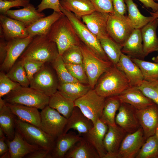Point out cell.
Segmentation results:
<instances>
[{
  "label": "cell",
  "mask_w": 158,
  "mask_h": 158,
  "mask_svg": "<svg viewBox=\"0 0 158 158\" xmlns=\"http://www.w3.org/2000/svg\"><path fill=\"white\" fill-rule=\"evenodd\" d=\"M48 105L67 119L75 107L74 101L64 96L58 90L50 97Z\"/></svg>",
  "instance_id": "cell-33"
},
{
  "label": "cell",
  "mask_w": 158,
  "mask_h": 158,
  "mask_svg": "<svg viewBox=\"0 0 158 158\" xmlns=\"http://www.w3.org/2000/svg\"><path fill=\"white\" fill-rule=\"evenodd\" d=\"M0 26L4 38L8 40L14 38H25L29 36L26 27L20 22L1 14Z\"/></svg>",
  "instance_id": "cell-20"
},
{
  "label": "cell",
  "mask_w": 158,
  "mask_h": 158,
  "mask_svg": "<svg viewBox=\"0 0 158 158\" xmlns=\"http://www.w3.org/2000/svg\"><path fill=\"white\" fill-rule=\"evenodd\" d=\"M79 46L83 54V64L88 79L89 85L92 89H94L100 77L113 64L110 61L99 58L81 41Z\"/></svg>",
  "instance_id": "cell-7"
},
{
  "label": "cell",
  "mask_w": 158,
  "mask_h": 158,
  "mask_svg": "<svg viewBox=\"0 0 158 158\" xmlns=\"http://www.w3.org/2000/svg\"><path fill=\"white\" fill-rule=\"evenodd\" d=\"M60 9L70 21L81 41L99 58L110 61L103 50L99 40L88 29L80 18L64 8L61 4Z\"/></svg>",
  "instance_id": "cell-5"
},
{
  "label": "cell",
  "mask_w": 158,
  "mask_h": 158,
  "mask_svg": "<svg viewBox=\"0 0 158 158\" xmlns=\"http://www.w3.org/2000/svg\"><path fill=\"white\" fill-rule=\"evenodd\" d=\"M125 2L127 8L128 17L135 29H140L155 18L152 16H145L142 15L133 0H125Z\"/></svg>",
  "instance_id": "cell-36"
},
{
  "label": "cell",
  "mask_w": 158,
  "mask_h": 158,
  "mask_svg": "<svg viewBox=\"0 0 158 158\" xmlns=\"http://www.w3.org/2000/svg\"><path fill=\"white\" fill-rule=\"evenodd\" d=\"M6 74L11 80L18 83L21 86H30V82L21 61H16Z\"/></svg>",
  "instance_id": "cell-39"
},
{
  "label": "cell",
  "mask_w": 158,
  "mask_h": 158,
  "mask_svg": "<svg viewBox=\"0 0 158 158\" xmlns=\"http://www.w3.org/2000/svg\"><path fill=\"white\" fill-rule=\"evenodd\" d=\"M83 138L72 132L61 135L56 139L54 148L51 153V158H64L67 152Z\"/></svg>",
  "instance_id": "cell-28"
},
{
  "label": "cell",
  "mask_w": 158,
  "mask_h": 158,
  "mask_svg": "<svg viewBox=\"0 0 158 158\" xmlns=\"http://www.w3.org/2000/svg\"><path fill=\"white\" fill-rule=\"evenodd\" d=\"M5 102L12 113L18 119L40 128V112L38 109L20 104Z\"/></svg>",
  "instance_id": "cell-24"
},
{
  "label": "cell",
  "mask_w": 158,
  "mask_h": 158,
  "mask_svg": "<svg viewBox=\"0 0 158 158\" xmlns=\"http://www.w3.org/2000/svg\"><path fill=\"white\" fill-rule=\"evenodd\" d=\"M108 126V130L104 140L106 152L105 158H116L121 144L127 133L116 124Z\"/></svg>",
  "instance_id": "cell-18"
},
{
  "label": "cell",
  "mask_w": 158,
  "mask_h": 158,
  "mask_svg": "<svg viewBox=\"0 0 158 158\" xmlns=\"http://www.w3.org/2000/svg\"><path fill=\"white\" fill-rule=\"evenodd\" d=\"M46 36L56 43L60 55L71 47L79 45L81 42L70 21L64 15L54 23Z\"/></svg>",
  "instance_id": "cell-3"
},
{
  "label": "cell",
  "mask_w": 158,
  "mask_h": 158,
  "mask_svg": "<svg viewBox=\"0 0 158 158\" xmlns=\"http://www.w3.org/2000/svg\"><path fill=\"white\" fill-rule=\"evenodd\" d=\"M131 58L140 70L144 80L151 81L158 80V63L136 58Z\"/></svg>",
  "instance_id": "cell-38"
},
{
  "label": "cell",
  "mask_w": 158,
  "mask_h": 158,
  "mask_svg": "<svg viewBox=\"0 0 158 158\" xmlns=\"http://www.w3.org/2000/svg\"><path fill=\"white\" fill-rule=\"evenodd\" d=\"M116 66L123 73L131 86L138 87L143 81L139 68L127 55L122 53Z\"/></svg>",
  "instance_id": "cell-19"
},
{
  "label": "cell",
  "mask_w": 158,
  "mask_h": 158,
  "mask_svg": "<svg viewBox=\"0 0 158 158\" xmlns=\"http://www.w3.org/2000/svg\"><path fill=\"white\" fill-rule=\"evenodd\" d=\"M147 8H151L153 12L158 11V3L154 0H138Z\"/></svg>",
  "instance_id": "cell-53"
},
{
  "label": "cell",
  "mask_w": 158,
  "mask_h": 158,
  "mask_svg": "<svg viewBox=\"0 0 158 158\" xmlns=\"http://www.w3.org/2000/svg\"><path fill=\"white\" fill-rule=\"evenodd\" d=\"M51 63L56 71L59 83L79 82L70 73L61 55H59Z\"/></svg>",
  "instance_id": "cell-41"
},
{
  "label": "cell",
  "mask_w": 158,
  "mask_h": 158,
  "mask_svg": "<svg viewBox=\"0 0 158 158\" xmlns=\"http://www.w3.org/2000/svg\"><path fill=\"white\" fill-rule=\"evenodd\" d=\"M4 133L2 128L0 127V138L5 137Z\"/></svg>",
  "instance_id": "cell-56"
},
{
  "label": "cell",
  "mask_w": 158,
  "mask_h": 158,
  "mask_svg": "<svg viewBox=\"0 0 158 158\" xmlns=\"http://www.w3.org/2000/svg\"><path fill=\"white\" fill-rule=\"evenodd\" d=\"M156 1H158V0H157Z\"/></svg>",
  "instance_id": "cell-61"
},
{
  "label": "cell",
  "mask_w": 158,
  "mask_h": 158,
  "mask_svg": "<svg viewBox=\"0 0 158 158\" xmlns=\"http://www.w3.org/2000/svg\"><path fill=\"white\" fill-rule=\"evenodd\" d=\"M0 62L1 65L4 61L7 51L8 41L4 36L0 37Z\"/></svg>",
  "instance_id": "cell-52"
},
{
  "label": "cell",
  "mask_w": 158,
  "mask_h": 158,
  "mask_svg": "<svg viewBox=\"0 0 158 158\" xmlns=\"http://www.w3.org/2000/svg\"><path fill=\"white\" fill-rule=\"evenodd\" d=\"M9 1H13V0H8Z\"/></svg>",
  "instance_id": "cell-60"
},
{
  "label": "cell",
  "mask_w": 158,
  "mask_h": 158,
  "mask_svg": "<svg viewBox=\"0 0 158 158\" xmlns=\"http://www.w3.org/2000/svg\"><path fill=\"white\" fill-rule=\"evenodd\" d=\"M134 29L128 16L115 13L109 14L107 24L108 33L122 47Z\"/></svg>",
  "instance_id": "cell-9"
},
{
  "label": "cell",
  "mask_w": 158,
  "mask_h": 158,
  "mask_svg": "<svg viewBox=\"0 0 158 158\" xmlns=\"http://www.w3.org/2000/svg\"><path fill=\"white\" fill-rule=\"evenodd\" d=\"M6 142L9 148L10 158H22L41 148L31 144L16 130L14 137L12 140L7 139Z\"/></svg>",
  "instance_id": "cell-21"
},
{
  "label": "cell",
  "mask_w": 158,
  "mask_h": 158,
  "mask_svg": "<svg viewBox=\"0 0 158 158\" xmlns=\"http://www.w3.org/2000/svg\"><path fill=\"white\" fill-rule=\"evenodd\" d=\"M8 0H0V1H8Z\"/></svg>",
  "instance_id": "cell-59"
},
{
  "label": "cell",
  "mask_w": 158,
  "mask_h": 158,
  "mask_svg": "<svg viewBox=\"0 0 158 158\" xmlns=\"http://www.w3.org/2000/svg\"><path fill=\"white\" fill-rule=\"evenodd\" d=\"M105 98L99 95L94 89H90L86 94L76 100L75 106L93 123L94 125L100 118Z\"/></svg>",
  "instance_id": "cell-8"
},
{
  "label": "cell",
  "mask_w": 158,
  "mask_h": 158,
  "mask_svg": "<svg viewBox=\"0 0 158 158\" xmlns=\"http://www.w3.org/2000/svg\"><path fill=\"white\" fill-rule=\"evenodd\" d=\"M59 84L52 71L45 64L30 81V87L50 97L57 90Z\"/></svg>",
  "instance_id": "cell-11"
},
{
  "label": "cell",
  "mask_w": 158,
  "mask_h": 158,
  "mask_svg": "<svg viewBox=\"0 0 158 158\" xmlns=\"http://www.w3.org/2000/svg\"><path fill=\"white\" fill-rule=\"evenodd\" d=\"M16 116L6 105L4 99L0 98V127L4 131L7 139L12 140L15 132Z\"/></svg>",
  "instance_id": "cell-30"
},
{
  "label": "cell",
  "mask_w": 158,
  "mask_h": 158,
  "mask_svg": "<svg viewBox=\"0 0 158 158\" xmlns=\"http://www.w3.org/2000/svg\"><path fill=\"white\" fill-rule=\"evenodd\" d=\"M138 87L147 97L158 105V80H144Z\"/></svg>",
  "instance_id": "cell-42"
},
{
  "label": "cell",
  "mask_w": 158,
  "mask_h": 158,
  "mask_svg": "<svg viewBox=\"0 0 158 158\" xmlns=\"http://www.w3.org/2000/svg\"><path fill=\"white\" fill-rule=\"evenodd\" d=\"M115 121L116 124L127 134L133 133L141 127L137 109L126 103H121L116 115Z\"/></svg>",
  "instance_id": "cell-13"
},
{
  "label": "cell",
  "mask_w": 158,
  "mask_h": 158,
  "mask_svg": "<svg viewBox=\"0 0 158 158\" xmlns=\"http://www.w3.org/2000/svg\"><path fill=\"white\" fill-rule=\"evenodd\" d=\"M30 4V0H14L0 1V12L6 15V12L13 7H25Z\"/></svg>",
  "instance_id": "cell-48"
},
{
  "label": "cell",
  "mask_w": 158,
  "mask_h": 158,
  "mask_svg": "<svg viewBox=\"0 0 158 158\" xmlns=\"http://www.w3.org/2000/svg\"><path fill=\"white\" fill-rule=\"evenodd\" d=\"M137 113L146 139L154 135L158 126V105L154 103L143 108L137 109Z\"/></svg>",
  "instance_id": "cell-15"
},
{
  "label": "cell",
  "mask_w": 158,
  "mask_h": 158,
  "mask_svg": "<svg viewBox=\"0 0 158 158\" xmlns=\"http://www.w3.org/2000/svg\"><path fill=\"white\" fill-rule=\"evenodd\" d=\"M61 56L65 63H83V55L79 45H74L71 47Z\"/></svg>",
  "instance_id": "cell-43"
},
{
  "label": "cell",
  "mask_w": 158,
  "mask_h": 158,
  "mask_svg": "<svg viewBox=\"0 0 158 158\" xmlns=\"http://www.w3.org/2000/svg\"><path fill=\"white\" fill-rule=\"evenodd\" d=\"M61 6L80 18L95 10L89 0H60Z\"/></svg>",
  "instance_id": "cell-31"
},
{
  "label": "cell",
  "mask_w": 158,
  "mask_h": 158,
  "mask_svg": "<svg viewBox=\"0 0 158 158\" xmlns=\"http://www.w3.org/2000/svg\"><path fill=\"white\" fill-rule=\"evenodd\" d=\"M121 102L118 95L110 96L105 98L104 105L100 118L108 125H116L115 117Z\"/></svg>",
  "instance_id": "cell-35"
},
{
  "label": "cell",
  "mask_w": 158,
  "mask_h": 158,
  "mask_svg": "<svg viewBox=\"0 0 158 158\" xmlns=\"http://www.w3.org/2000/svg\"><path fill=\"white\" fill-rule=\"evenodd\" d=\"M65 158H100L93 147L83 137L67 152Z\"/></svg>",
  "instance_id": "cell-32"
},
{
  "label": "cell",
  "mask_w": 158,
  "mask_h": 158,
  "mask_svg": "<svg viewBox=\"0 0 158 158\" xmlns=\"http://www.w3.org/2000/svg\"><path fill=\"white\" fill-rule=\"evenodd\" d=\"M49 97L30 87L21 86L3 97L6 102L35 107L41 110L48 105Z\"/></svg>",
  "instance_id": "cell-4"
},
{
  "label": "cell",
  "mask_w": 158,
  "mask_h": 158,
  "mask_svg": "<svg viewBox=\"0 0 158 158\" xmlns=\"http://www.w3.org/2000/svg\"><path fill=\"white\" fill-rule=\"evenodd\" d=\"M146 140L141 127L135 131L127 134L120 145L116 158H135Z\"/></svg>",
  "instance_id": "cell-12"
},
{
  "label": "cell",
  "mask_w": 158,
  "mask_h": 158,
  "mask_svg": "<svg viewBox=\"0 0 158 158\" xmlns=\"http://www.w3.org/2000/svg\"><path fill=\"white\" fill-rule=\"evenodd\" d=\"M6 137L0 138V157L8 151L9 148L6 142Z\"/></svg>",
  "instance_id": "cell-54"
},
{
  "label": "cell",
  "mask_w": 158,
  "mask_h": 158,
  "mask_svg": "<svg viewBox=\"0 0 158 158\" xmlns=\"http://www.w3.org/2000/svg\"><path fill=\"white\" fill-rule=\"evenodd\" d=\"M59 55L55 42L46 35H37L34 37L20 56L19 60H33L51 63Z\"/></svg>",
  "instance_id": "cell-1"
},
{
  "label": "cell",
  "mask_w": 158,
  "mask_h": 158,
  "mask_svg": "<svg viewBox=\"0 0 158 158\" xmlns=\"http://www.w3.org/2000/svg\"><path fill=\"white\" fill-rule=\"evenodd\" d=\"M135 158H158V138L155 135L146 139Z\"/></svg>",
  "instance_id": "cell-40"
},
{
  "label": "cell",
  "mask_w": 158,
  "mask_h": 158,
  "mask_svg": "<svg viewBox=\"0 0 158 158\" xmlns=\"http://www.w3.org/2000/svg\"><path fill=\"white\" fill-rule=\"evenodd\" d=\"M15 123L16 130L28 142L51 153L56 143L53 138L40 127L21 121L16 117Z\"/></svg>",
  "instance_id": "cell-6"
},
{
  "label": "cell",
  "mask_w": 158,
  "mask_h": 158,
  "mask_svg": "<svg viewBox=\"0 0 158 158\" xmlns=\"http://www.w3.org/2000/svg\"><path fill=\"white\" fill-rule=\"evenodd\" d=\"M157 51L158 52V54L156 57H154L152 58V60L154 61V62L157 63H158V50Z\"/></svg>",
  "instance_id": "cell-57"
},
{
  "label": "cell",
  "mask_w": 158,
  "mask_h": 158,
  "mask_svg": "<svg viewBox=\"0 0 158 158\" xmlns=\"http://www.w3.org/2000/svg\"><path fill=\"white\" fill-rule=\"evenodd\" d=\"M118 95L121 103L128 104L137 109L154 103L136 86H131Z\"/></svg>",
  "instance_id": "cell-23"
},
{
  "label": "cell",
  "mask_w": 158,
  "mask_h": 158,
  "mask_svg": "<svg viewBox=\"0 0 158 158\" xmlns=\"http://www.w3.org/2000/svg\"><path fill=\"white\" fill-rule=\"evenodd\" d=\"M63 15L61 12L54 11L51 14L40 19L26 27L29 36L47 35L54 23Z\"/></svg>",
  "instance_id": "cell-29"
},
{
  "label": "cell",
  "mask_w": 158,
  "mask_h": 158,
  "mask_svg": "<svg viewBox=\"0 0 158 158\" xmlns=\"http://www.w3.org/2000/svg\"><path fill=\"white\" fill-rule=\"evenodd\" d=\"M109 14L95 10L81 18L88 29L99 40L109 36L107 30Z\"/></svg>",
  "instance_id": "cell-17"
},
{
  "label": "cell",
  "mask_w": 158,
  "mask_h": 158,
  "mask_svg": "<svg viewBox=\"0 0 158 158\" xmlns=\"http://www.w3.org/2000/svg\"><path fill=\"white\" fill-rule=\"evenodd\" d=\"M21 61L23 63L27 77L30 82L34 75L40 70L46 63L33 60H26Z\"/></svg>",
  "instance_id": "cell-46"
},
{
  "label": "cell",
  "mask_w": 158,
  "mask_h": 158,
  "mask_svg": "<svg viewBox=\"0 0 158 158\" xmlns=\"http://www.w3.org/2000/svg\"><path fill=\"white\" fill-rule=\"evenodd\" d=\"M27 158H52L51 153L49 151L40 149L26 156Z\"/></svg>",
  "instance_id": "cell-51"
},
{
  "label": "cell",
  "mask_w": 158,
  "mask_h": 158,
  "mask_svg": "<svg viewBox=\"0 0 158 158\" xmlns=\"http://www.w3.org/2000/svg\"><path fill=\"white\" fill-rule=\"evenodd\" d=\"M130 86L123 73L113 65L100 77L94 89L99 95L105 98L118 95Z\"/></svg>",
  "instance_id": "cell-2"
},
{
  "label": "cell",
  "mask_w": 158,
  "mask_h": 158,
  "mask_svg": "<svg viewBox=\"0 0 158 158\" xmlns=\"http://www.w3.org/2000/svg\"><path fill=\"white\" fill-rule=\"evenodd\" d=\"M95 10L108 13H114L111 0H89Z\"/></svg>",
  "instance_id": "cell-47"
},
{
  "label": "cell",
  "mask_w": 158,
  "mask_h": 158,
  "mask_svg": "<svg viewBox=\"0 0 158 158\" xmlns=\"http://www.w3.org/2000/svg\"><path fill=\"white\" fill-rule=\"evenodd\" d=\"M108 128V125L99 118L93 127L86 133L83 135V138L97 151L100 158H105L106 154L104 145V140Z\"/></svg>",
  "instance_id": "cell-16"
},
{
  "label": "cell",
  "mask_w": 158,
  "mask_h": 158,
  "mask_svg": "<svg viewBox=\"0 0 158 158\" xmlns=\"http://www.w3.org/2000/svg\"><path fill=\"white\" fill-rule=\"evenodd\" d=\"M65 66L72 76L80 83L89 85L88 79L83 63H66Z\"/></svg>",
  "instance_id": "cell-44"
},
{
  "label": "cell",
  "mask_w": 158,
  "mask_h": 158,
  "mask_svg": "<svg viewBox=\"0 0 158 158\" xmlns=\"http://www.w3.org/2000/svg\"><path fill=\"white\" fill-rule=\"evenodd\" d=\"M101 47L109 61L116 66L122 53V46L109 36L99 40Z\"/></svg>",
  "instance_id": "cell-37"
},
{
  "label": "cell",
  "mask_w": 158,
  "mask_h": 158,
  "mask_svg": "<svg viewBox=\"0 0 158 158\" xmlns=\"http://www.w3.org/2000/svg\"><path fill=\"white\" fill-rule=\"evenodd\" d=\"M155 135L158 138V126L156 129Z\"/></svg>",
  "instance_id": "cell-58"
},
{
  "label": "cell",
  "mask_w": 158,
  "mask_h": 158,
  "mask_svg": "<svg viewBox=\"0 0 158 158\" xmlns=\"http://www.w3.org/2000/svg\"><path fill=\"white\" fill-rule=\"evenodd\" d=\"M158 26V18H155L140 29L145 56L158 50V38L156 33Z\"/></svg>",
  "instance_id": "cell-25"
},
{
  "label": "cell",
  "mask_w": 158,
  "mask_h": 158,
  "mask_svg": "<svg viewBox=\"0 0 158 158\" xmlns=\"http://www.w3.org/2000/svg\"><path fill=\"white\" fill-rule=\"evenodd\" d=\"M21 85L10 78L4 72H0V98H2Z\"/></svg>",
  "instance_id": "cell-45"
},
{
  "label": "cell",
  "mask_w": 158,
  "mask_h": 158,
  "mask_svg": "<svg viewBox=\"0 0 158 158\" xmlns=\"http://www.w3.org/2000/svg\"><path fill=\"white\" fill-rule=\"evenodd\" d=\"M114 13L119 15H125L127 8L125 0H111Z\"/></svg>",
  "instance_id": "cell-50"
},
{
  "label": "cell",
  "mask_w": 158,
  "mask_h": 158,
  "mask_svg": "<svg viewBox=\"0 0 158 158\" xmlns=\"http://www.w3.org/2000/svg\"><path fill=\"white\" fill-rule=\"evenodd\" d=\"M34 37L29 36L25 38H14L8 41L6 57L0 65L1 71L7 72L20 58Z\"/></svg>",
  "instance_id": "cell-14"
},
{
  "label": "cell",
  "mask_w": 158,
  "mask_h": 158,
  "mask_svg": "<svg viewBox=\"0 0 158 158\" xmlns=\"http://www.w3.org/2000/svg\"><path fill=\"white\" fill-rule=\"evenodd\" d=\"M155 1H156L157 0H154Z\"/></svg>",
  "instance_id": "cell-62"
},
{
  "label": "cell",
  "mask_w": 158,
  "mask_h": 158,
  "mask_svg": "<svg viewBox=\"0 0 158 158\" xmlns=\"http://www.w3.org/2000/svg\"><path fill=\"white\" fill-rule=\"evenodd\" d=\"M142 43L140 29H135L122 46V52L132 58L144 60L145 56Z\"/></svg>",
  "instance_id": "cell-27"
},
{
  "label": "cell",
  "mask_w": 158,
  "mask_h": 158,
  "mask_svg": "<svg viewBox=\"0 0 158 158\" xmlns=\"http://www.w3.org/2000/svg\"><path fill=\"white\" fill-rule=\"evenodd\" d=\"M6 15L20 22L26 27L45 17L44 13L38 11L34 6L30 3L22 9L9 10L7 11Z\"/></svg>",
  "instance_id": "cell-26"
},
{
  "label": "cell",
  "mask_w": 158,
  "mask_h": 158,
  "mask_svg": "<svg viewBox=\"0 0 158 158\" xmlns=\"http://www.w3.org/2000/svg\"><path fill=\"white\" fill-rule=\"evenodd\" d=\"M150 13L151 16L155 18H158V11L155 12H150Z\"/></svg>",
  "instance_id": "cell-55"
},
{
  "label": "cell",
  "mask_w": 158,
  "mask_h": 158,
  "mask_svg": "<svg viewBox=\"0 0 158 158\" xmlns=\"http://www.w3.org/2000/svg\"><path fill=\"white\" fill-rule=\"evenodd\" d=\"M60 0H42L38 6L37 11L41 12L47 9H51L54 11L61 12L60 9Z\"/></svg>",
  "instance_id": "cell-49"
},
{
  "label": "cell",
  "mask_w": 158,
  "mask_h": 158,
  "mask_svg": "<svg viewBox=\"0 0 158 158\" xmlns=\"http://www.w3.org/2000/svg\"><path fill=\"white\" fill-rule=\"evenodd\" d=\"M91 89L89 85L76 82L59 83L58 91L67 98L74 102Z\"/></svg>",
  "instance_id": "cell-34"
},
{
  "label": "cell",
  "mask_w": 158,
  "mask_h": 158,
  "mask_svg": "<svg viewBox=\"0 0 158 158\" xmlns=\"http://www.w3.org/2000/svg\"><path fill=\"white\" fill-rule=\"evenodd\" d=\"M93 126L92 122L78 107L75 106L71 116L67 119L63 134L67 133L71 129H73L81 136L87 132Z\"/></svg>",
  "instance_id": "cell-22"
},
{
  "label": "cell",
  "mask_w": 158,
  "mask_h": 158,
  "mask_svg": "<svg viewBox=\"0 0 158 158\" xmlns=\"http://www.w3.org/2000/svg\"><path fill=\"white\" fill-rule=\"evenodd\" d=\"M41 110L40 128L55 140L63 133L67 119L48 105Z\"/></svg>",
  "instance_id": "cell-10"
}]
</instances>
